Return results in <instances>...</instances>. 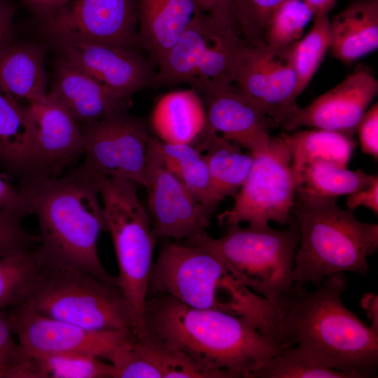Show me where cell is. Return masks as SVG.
<instances>
[{
	"label": "cell",
	"instance_id": "obj_3",
	"mask_svg": "<svg viewBox=\"0 0 378 378\" xmlns=\"http://www.w3.org/2000/svg\"><path fill=\"white\" fill-rule=\"evenodd\" d=\"M99 179L78 167L65 176L22 179L19 190L37 216L43 265L75 268L118 286L97 251L99 233L107 231Z\"/></svg>",
	"mask_w": 378,
	"mask_h": 378
},
{
	"label": "cell",
	"instance_id": "obj_36",
	"mask_svg": "<svg viewBox=\"0 0 378 378\" xmlns=\"http://www.w3.org/2000/svg\"><path fill=\"white\" fill-rule=\"evenodd\" d=\"M284 0H237V18L241 36L252 46L264 44L270 19Z\"/></svg>",
	"mask_w": 378,
	"mask_h": 378
},
{
	"label": "cell",
	"instance_id": "obj_44",
	"mask_svg": "<svg viewBox=\"0 0 378 378\" xmlns=\"http://www.w3.org/2000/svg\"><path fill=\"white\" fill-rule=\"evenodd\" d=\"M17 8L8 0H0V49L12 40L13 18Z\"/></svg>",
	"mask_w": 378,
	"mask_h": 378
},
{
	"label": "cell",
	"instance_id": "obj_30",
	"mask_svg": "<svg viewBox=\"0 0 378 378\" xmlns=\"http://www.w3.org/2000/svg\"><path fill=\"white\" fill-rule=\"evenodd\" d=\"M375 175L350 170L325 160L305 164L296 176V192L329 198L348 195L369 184Z\"/></svg>",
	"mask_w": 378,
	"mask_h": 378
},
{
	"label": "cell",
	"instance_id": "obj_18",
	"mask_svg": "<svg viewBox=\"0 0 378 378\" xmlns=\"http://www.w3.org/2000/svg\"><path fill=\"white\" fill-rule=\"evenodd\" d=\"M377 92L378 81L374 73L368 67H357L309 105L299 106L281 127L293 131L307 126L354 134L357 123Z\"/></svg>",
	"mask_w": 378,
	"mask_h": 378
},
{
	"label": "cell",
	"instance_id": "obj_13",
	"mask_svg": "<svg viewBox=\"0 0 378 378\" xmlns=\"http://www.w3.org/2000/svg\"><path fill=\"white\" fill-rule=\"evenodd\" d=\"M138 10L139 0H70L41 22L42 30L50 41L74 39L134 47Z\"/></svg>",
	"mask_w": 378,
	"mask_h": 378
},
{
	"label": "cell",
	"instance_id": "obj_39",
	"mask_svg": "<svg viewBox=\"0 0 378 378\" xmlns=\"http://www.w3.org/2000/svg\"><path fill=\"white\" fill-rule=\"evenodd\" d=\"M361 150L363 153L378 158V104L366 110L356 126Z\"/></svg>",
	"mask_w": 378,
	"mask_h": 378
},
{
	"label": "cell",
	"instance_id": "obj_5",
	"mask_svg": "<svg viewBox=\"0 0 378 378\" xmlns=\"http://www.w3.org/2000/svg\"><path fill=\"white\" fill-rule=\"evenodd\" d=\"M107 231L111 235L119 267L118 286L128 305L134 334L146 332L144 309L156 237L149 214L140 202L133 181L119 177L99 180Z\"/></svg>",
	"mask_w": 378,
	"mask_h": 378
},
{
	"label": "cell",
	"instance_id": "obj_40",
	"mask_svg": "<svg viewBox=\"0 0 378 378\" xmlns=\"http://www.w3.org/2000/svg\"><path fill=\"white\" fill-rule=\"evenodd\" d=\"M195 1L201 10L212 20L240 31L237 18V0Z\"/></svg>",
	"mask_w": 378,
	"mask_h": 378
},
{
	"label": "cell",
	"instance_id": "obj_42",
	"mask_svg": "<svg viewBox=\"0 0 378 378\" xmlns=\"http://www.w3.org/2000/svg\"><path fill=\"white\" fill-rule=\"evenodd\" d=\"M347 209L354 211L358 206H365L378 214V176L367 186L346 195Z\"/></svg>",
	"mask_w": 378,
	"mask_h": 378
},
{
	"label": "cell",
	"instance_id": "obj_1",
	"mask_svg": "<svg viewBox=\"0 0 378 378\" xmlns=\"http://www.w3.org/2000/svg\"><path fill=\"white\" fill-rule=\"evenodd\" d=\"M146 300V336L185 354L209 378H252L285 349L246 317L189 307L164 294Z\"/></svg>",
	"mask_w": 378,
	"mask_h": 378
},
{
	"label": "cell",
	"instance_id": "obj_14",
	"mask_svg": "<svg viewBox=\"0 0 378 378\" xmlns=\"http://www.w3.org/2000/svg\"><path fill=\"white\" fill-rule=\"evenodd\" d=\"M286 48L250 45L234 83L262 115L281 127L299 107L297 78L288 60Z\"/></svg>",
	"mask_w": 378,
	"mask_h": 378
},
{
	"label": "cell",
	"instance_id": "obj_27",
	"mask_svg": "<svg viewBox=\"0 0 378 378\" xmlns=\"http://www.w3.org/2000/svg\"><path fill=\"white\" fill-rule=\"evenodd\" d=\"M148 147L172 174L211 213L214 200L206 162L202 152L190 144H169L150 135Z\"/></svg>",
	"mask_w": 378,
	"mask_h": 378
},
{
	"label": "cell",
	"instance_id": "obj_21",
	"mask_svg": "<svg viewBox=\"0 0 378 378\" xmlns=\"http://www.w3.org/2000/svg\"><path fill=\"white\" fill-rule=\"evenodd\" d=\"M111 378H192L194 361L181 351L149 336L132 334L109 359Z\"/></svg>",
	"mask_w": 378,
	"mask_h": 378
},
{
	"label": "cell",
	"instance_id": "obj_23",
	"mask_svg": "<svg viewBox=\"0 0 378 378\" xmlns=\"http://www.w3.org/2000/svg\"><path fill=\"white\" fill-rule=\"evenodd\" d=\"M150 122L155 136L169 144L197 146L209 130L203 101L192 88L162 96L154 106Z\"/></svg>",
	"mask_w": 378,
	"mask_h": 378
},
{
	"label": "cell",
	"instance_id": "obj_26",
	"mask_svg": "<svg viewBox=\"0 0 378 378\" xmlns=\"http://www.w3.org/2000/svg\"><path fill=\"white\" fill-rule=\"evenodd\" d=\"M197 148L206 162L215 204L234 197L246 181L254 156L238 144L214 132L208 134Z\"/></svg>",
	"mask_w": 378,
	"mask_h": 378
},
{
	"label": "cell",
	"instance_id": "obj_47",
	"mask_svg": "<svg viewBox=\"0 0 378 378\" xmlns=\"http://www.w3.org/2000/svg\"><path fill=\"white\" fill-rule=\"evenodd\" d=\"M0 378H11L10 373L0 365Z\"/></svg>",
	"mask_w": 378,
	"mask_h": 378
},
{
	"label": "cell",
	"instance_id": "obj_35",
	"mask_svg": "<svg viewBox=\"0 0 378 378\" xmlns=\"http://www.w3.org/2000/svg\"><path fill=\"white\" fill-rule=\"evenodd\" d=\"M314 18L302 0H284L272 13L264 44L274 49L287 48L302 38L305 27Z\"/></svg>",
	"mask_w": 378,
	"mask_h": 378
},
{
	"label": "cell",
	"instance_id": "obj_28",
	"mask_svg": "<svg viewBox=\"0 0 378 378\" xmlns=\"http://www.w3.org/2000/svg\"><path fill=\"white\" fill-rule=\"evenodd\" d=\"M35 134L36 125L28 105L0 88V159L22 177Z\"/></svg>",
	"mask_w": 378,
	"mask_h": 378
},
{
	"label": "cell",
	"instance_id": "obj_33",
	"mask_svg": "<svg viewBox=\"0 0 378 378\" xmlns=\"http://www.w3.org/2000/svg\"><path fill=\"white\" fill-rule=\"evenodd\" d=\"M41 265L37 248L0 258V312L22 300Z\"/></svg>",
	"mask_w": 378,
	"mask_h": 378
},
{
	"label": "cell",
	"instance_id": "obj_32",
	"mask_svg": "<svg viewBox=\"0 0 378 378\" xmlns=\"http://www.w3.org/2000/svg\"><path fill=\"white\" fill-rule=\"evenodd\" d=\"M252 378H350L294 345L269 359Z\"/></svg>",
	"mask_w": 378,
	"mask_h": 378
},
{
	"label": "cell",
	"instance_id": "obj_16",
	"mask_svg": "<svg viewBox=\"0 0 378 378\" xmlns=\"http://www.w3.org/2000/svg\"><path fill=\"white\" fill-rule=\"evenodd\" d=\"M145 188L156 237L187 240L206 232L212 213L163 166L149 147Z\"/></svg>",
	"mask_w": 378,
	"mask_h": 378
},
{
	"label": "cell",
	"instance_id": "obj_7",
	"mask_svg": "<svg viewBox=\"0 0 378 378\" xmlns=\"http://www.w3.org/2000/svg\"><path fill=\"white\" fill-rule=\"evenodd\" d=\"M18 304L92 330L133 332L130 312L120 288L72 267L42 264Z\"/></svg>",
	"mask_w": 378,
	"mask_h": 378
},
{
	"label": "cell",
	"instance_id": "obj_12",
	"mask_svg": "<svg viewBox=\"0 0 378 378\" xmlns=\"http://www.w3.org/2000/svg\"><path fill=\"white\" fill-rule=\"evenodd\" d=\"M20 346L34 357L85 354L109 360L131 330L98 331L41 315L16 304L5 310Z\"/></svg>",
	"mask_w": 378,
	"mask_h": 378
},
{
	"label": "cell",
	"instance_id": "obj_2",
	"mask_svg": "<svg viewBox=\"0 0 378 378\" xmlns=\"http://www.w3.org/2000/svg\"><path fill=\"white\" fill-rule=\"evenodd\" d=\"M344 273L327 276L315 290L294 285L279 301V342L296 345L350 378H368L378 368V332L342 302Z\"/></svg>",
	"mask_w": 378,
	"mask_h": 378
},
{
	"label": "cell",
	"instance_id": "obj_9",
	"mask_svg": "<svg viewBox=\"0 0 378 378\" xmlns=\"http://www.w3.org/2000/svg\"><path fill=\"white\" fill-rule=\"evenodd\" d=\"M250 45L239 30L202 12L157 64L153 86L234 84Z\"/></svg>",
	"mask_w": 378,
	"mask_h": 378
},
{
	"label": "cell",
	"instance_id": "obj_20",
	"mask_svg": "<svg viewBox=\"0 0 378 378\" xmlns=\"http://www.w3.org/2000/svg\"><path fill=\"white\" fill-rule=\"evenodd\" d=\"M80 125L111 113L127 111L131 102L109 90L91 76L59 57L48 91Z\"/></svg>",
	"mask_w": 378,
	"mask_h": 378
},
{
	"label": "cell",
	"instance_id": "obj_34",
	"mask_svg": "<svg viewBox=\"0 0 378 378\" xmlns=\"http://www.w3.org/2000/svg\"><path fill=\"white\" fill-rule=\"evenodd\" d=\"M38 378H111L112 365L85 354L32 356Z\"/></svg>",
	"mask_w": 378,
	"mask_h": 378
},
{
	"label": "cell",
	"instance_id": "obj_19",
	"mask_svg": "<svg viewBox=\"0 0 378 378\" xmlns=\"http://www.w3.org/2000/svg\"><path fill=\"white\" fill-rule=\"evenodd\" d=\"M204 106L208 127L253 155L265 151L276 126L232 83H204L194 88Z\"/></svg>",
	"mask_w": 378,
	"mask_h": 378
},
{
	"label": "cell",
	"instance_id": "obj_37",
	"mask_svg": "<svg viewBox=\"0 0 378 378\" xmlns=\"http://www.w3.org/2000/svg\"><path fill=\"white\" fill-rule=\"evenodd\" d=\"M5 310L0 312V365L6 368L12 378H31L32 358L17 343Z\"/></svg>",
	"mask_w": 378,
	"mask_h": 378
},
{
	"label": "cell",
	"instance_id": "obj_31",
	"mask_svg": "<svg viewBox=\"0 0 378 378\" xmlns=\"http://www.w3.org/2000/svg\"><path fill=\"white\" fill-rule=\"evenodd\" d=\"M328 15H316L309 32L286 48V55L297 78L299 96L318 69L330 43Z\"/></svg>",
	"mask_w": 378,
	"mask_h": 378
},
{
	"label": "cell",
	"instance_id": "obj_17",
	"mask_svg": "<svg viewBox=\"0 0 378 378\" xmlns=\"http://www.w3.org/2000/svg\"><path fill=\"white\" fill-rule=\"evenodd\" d=\"M28 106L36 134L22 179L60 176L84 153L80 125L49 92Z\"/></svg>",
	"mask_w": 378,
	"mask_h": 378
},
{
	"label": "cell",
	"instance_id": "obj_4",
	"mask_svg": "<svg viewBox=\"0 0 378 378\" xmlns=\"http://www.w3.org/2000/svg\"><path fill=\"white\" fill-rule=\"evenodd\" d=\"M337 199L295 193L292 213L300 231L292 274L295 284L316 287L334 274L364 276L369 270L367 257L377 249L378 225L359 221Z\"/></svg>",
	"mask_w": 378,
	"mask_h": 378
},
{
	"label": "cell",
	"instance_id": "obj_29",
	"mask_svg": "<svg viewBox=\"0 0 378 378\" xmlns=\"http://www.w3.org/2000/svg\"><path fill=\"white\" fill-rule=\"evenodd\" d=\"M280 136L290 150L295 178L305 164L315 160L346 167L356 146L353 134L325 129L281 133Z\"/></svg>",
	"mask_w": 378,
	"mask_h": 378
},
{
	"label": "cell",
	"instance_id": "obj_41",
	"mask_svg": "<svg viewBox=\"0 0 378 378\" xmlns=\"http://www.w3.org/2000/svg\"><path fill=\"white\" fill-rule=\"evenodd\" d=\"M0 211L24 218L33 214L32 209L20 190H16L0 177Z\"/></svg>",
	"mask_w": 378,
	"mask_h": 378
},
{
	"label": "cell",
	"instance_id": "obj_24",
	"mask_svg": "<svg viewBox=\"0 0 378 378\" xmlns=\"http://www.w3.org/2000/svg\"><path fill=\"white\" fill-rule=\"evenodd\" d=\"M329 50L350 64L378 47V0H354L330 22Z\"/></svg>",
	"mask_w": 378,
	"mask_h": 378
},
{
	"label": "cell",
	"instance_id": "obj_45",
	"mask_svg": "<svg viewBox=\"0 0 378 378\" xmlns=\"http://www.w3.org/2000/svg\"><path fill=\"white\" fill-rule=\"evenodd\" d=\"M360 304L367 312V316L371 321L370 326L378 332V297L372 293H367L361 298Z\"/></svg>",
	"mask_w": 378,
	"mask_h": 378
},
{
	"label": "cell",
	"instance_id": "obj_11",
	"mask_svg": "<svg viewBox=\"0 0 378 378\" xmlns=\"http://www.w3.org/2000/svg\"><path fill=\"white\" fill-rule=\"evenodd\" d=\"M80 127L85 154L81 170L97 178H124L146 186L150 134L143 120L122 111Z\"/></svg>",
	"mask_w": 378,
	"mask_h": 378
},
{
	"label": "cell",
	"instance_id": "obj_8",
	"mask_svg": "<svg viewBox=\"0 0 378 378\" xmlns=\"http://www.w3.org/2000/svg\"><path fill=\"white\" fill-rule=\"evenodd\" d=\"M207 248L178 242L164 245L151 267L148 294H164L196 309L236 315L244 288Z\"/></svg>",
	"mask_w": 378,
	"mask_h": 378
},
{
	"label": "cell",
	"instance_id": "obj_38",
	"mask_svg": "<svg viewBox=\"0 0 378 378\" xmlns=\"http://www.w3.org/2000/svg\"><path fill=\"white\" fill-rule=\"evenodd\" d=\"M22 218L0 211V258L38 247L39 235L26 231L21 225Z\"/></svg>",
	"mask_w": 378,
	"mask_h": 378
},
{
	"label": "cell",
	"instance_id": "obj_43",
	"mask_svg": "<svg viewBox=\"0 0 378 378\" xmlns=\"http://www.w3.org/2000/svg\"><path fill=\"white\" fill-rule=\"evenodd\" d=\"M21 1L41 22H43L52 16L63 8L70 0Z\"/></svg>",
	"mask_w": 378,
	"mask_h": 378
},
{
	"label": "cell",
	"instance_id": "obj_22",
	"mask_svg": "<svg viewBox=\"0 0 378 378\" xmlns=\"http://www.w3.org/2000/svg\"><path fill=\"white\" fill-rule=\"evenodd\" d=\"M202 12L195 0H139L137 46L156 66Z\"/></svg>",
	"mask_w": 378,
	"mask_h": 378
},
{
	"label": "cell",
	"instance_id": "obj_15",
	"mask_svg": "<svg viewBox=\"0 0 378 378\" xmlns=\"http://www.w3.org/2000/svg\"><path fill=\"white\" fill-rule=\"evenodd\" d=\"M50 41L60 57L124 97L153 85L155 70L134 47L74 39Z\"/></svg>",
	"mask_w": 378,
	"mask_h": 378
},
{
	"label": "cell",
	"instance_id": "obj_25",
	"mask_svg": "<svg viewBox=\"0 0 378 378\" xmlns=\"http://www.w3.org/2000/svg\"><path fill=\"white\" fill-rule=\"evenodd\" d=\"M44 59L41 46L12 39L0 49V88L27 105L44 99L48 92Z\"/></svg>",
	"mask_w": 378,
	"mask_h": 378
},
{
	"label": "cell",
	"instance_id": "obj_10",
	"mask_svg": "<svg viewBox=\"0 0 378 378\" xmlns=\"http://www.w3.org/2000/svg\"><path fill=\"white\" fill-rule=\"evenodd\" d=\"M253 162L232 206L219 214V225L246 222L261 227L270 222L288 224L293 212L297 182L290 150L279 135L272 136L267 149L253 155Z\"/></svg>",
	"mask_w": 378,
	"mask_h": 378
},
{
	"label": "cell",
	"instance_id": "obj_6",
	"mask_svg": "<svg viewBox=\"0 0 378 378\" xmlns=\"http://www.w3.org/2000/svg\"><path fill=\"white\" fill-rule=\"evenodd\" d=\"M283 230L229 227L227 234L214 238L206 232L186 240L216 254L228 271L242 284L278 305L281 298L293 290V270L300 241L294 218Z\"/></svg>",
	"mask_w": 378,
	"mask_h": 378
},
{
	"label": "cell",
	"instance_id": "obj_46",
	"mask_svg": "<svg viewBox=\"0 0 378 378\" xmlns=\"http://www.w3.org/2000/svg\"><path fill=\"white\" fill-rule=\"evenodd\" d=\"M312 10L314 15H328L336 0H302Z\"/></svg>",
	"mask_w": 378,
	"mask_h": 378
}]
</instances>
